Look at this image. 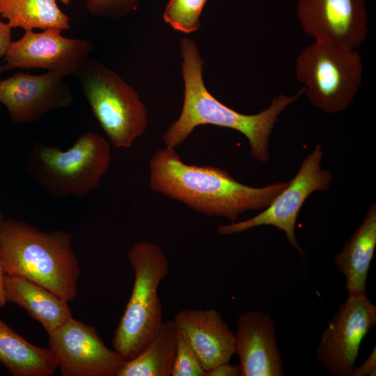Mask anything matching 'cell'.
<instances>
[{"label":"cell","mask_w":376,"mask_h":376,"mask_svg":"<svg viewBox=\"0 0 376 376\" xmlns=\"http://www.w3.org/2000/svg\"><path fill=\"white\" fill-rule=\"evenodd\" d=\"M288 183L249 187L219 168L185 164L173 148L157 150L150 161V186L154 191L201 214L231 222L248 211L267 207Z\"/></svg>","instance_id":"1"},{"label":"cell","mask_w":376,"mask_h":376,"mask_svg":"<svg viewBox=\"0 0 376 376\" xmlns=\"http://www.w3.org/2000/svg\"><path fill=\"white\" fill-rule=\"evenodd\" d=\"M182 75L184 81V101L179 118L169 127L162 139L168 148L182 144L202 125H213L235 130L249 141L250 154L256 160L269 159V137L279 115L304 93L279 95L261 112L246 115L226 106L207 90L203 79V60L194 40L183 38L180 42Z\"/></svg>","instance_id":"2"},{"label":"cell","mask_w":376,"mask_h":376,"mask_svg":"<svg viewBox=\"0 0 376 376\" xmlns=\"http://www.w3.org/2000/svg\"><path fill=\"white\" fill-rule=\"evenodd\" d=\"M72 235L51 232L15 219L0 225V266L3 274L34 282L69 302L77 296L80 274Z\"/></svg>","instance_id":"3"},{"label":"cell","mask_w":376,"mask_h":376,"mask_svg":"<svg viewBox=\"0 0 376 376\" xmlns=\"http://www.w3.org/2000/svg\"><path fill=\"white\" fill-rule=\"evenodd\" d=\"M111 149L102 136L86 132L66 150L36 142L28 155V171L50 196L81 197L97 189L107 172Z\"/></svg>","instance_id":"4"},{"label":"cell","mask_w":376,"mask_h":376,"mask_svg":"<svg viewBox=\"0 0 376 376\" xmlns=\"http://www.w3.org/2000/svg\"><path fill=\"white\" fill-rule=\"evenodd\" d=\"M128 260L134 270V285L112 340L113 350L125 361L150 343L163 322L158 288L169 272L164 252L153 242L134 244Z\"/></svg>","instance_id":"5"},{"label":"cell","mask_w":376,"mask_h":376,"mask_svg":"<svg viewBox=\"0 0 376 376\" xmlns=\"http://www.w3.org/2000/svg\"><path fill=\"white\" fill-rule=\"evenodd\" d=\"M75 77L110 142L117 148H130L148 126L146 108L135 90L90 58Z\"/></svg>","instance_id":"6"},{"label":"cell","mask_w":376,"mask_h":376,"mask_svg":"<svg viewBox=\"0 0 376 376\" xmlns=\"http://www.w3.org/2000/svg\"><path fill=\"white\" fill-rule=\"evenodd\" d=\"M295 70L310 102L327 113L347 109L363 76L361 58L355 49L319 40L300 52Z\"/></svg>","instance_id":"7"},{"label":"cell","mask_w":376,"mask_h":376,"mask_svg":"<svg viewBox=\"0 0 376 376\" xmlns=\"http://www.w3.org/2000/svg\"><path fill=\"white\" fill-rule=\"evenodd\" d=\"M322 157V146L318 143L303 160L298 172L288 185L267 207L246 220L219 226L218 233L222 235H228L260 226H273L285 233L289 244L300 256L304 255L305 252L295 235L297 216L308 196L315 191L327 190L334 178L329 171L321 169Z\"/></svg>","instance_id":"8"},{"label":"cell","mask_w":376,"mask_h":376,"mask_svg":"<svg viewBox=\"0 0 376 376\" xmlns=\"http://www.w3.org/2000/svg\"><path fill=\"white\" fill-rule=\"evenodd\" d=\"M376 324V306L366 295L349 297L322 331L318 363L334 376H350L363 338Z\"/></svg>","instance_id":"9"},{"label":"cell","mask_w":376,"mask_h":376,"mask_svg":"<svg viewBox=\"0 0 376 376\" xmlns=\"http://www.w3.org/2000/svg\"><path fill=\"white\" fill-rule=\"evenodd\" d=\"M48 335L63 376H118L125 361L94 327L72 317Z\"/></svg>","instance_id":"10"},{"label":"cell","mask_w":376,"mask_h":376,"mask_svg":"<svg viewBox=\"0 0 376 376\" xmlns=\"http://www.w3.org/2000/svg\"><path fill=\"white\" fill-rule=\"evenodd\" d=\"M62 31L56 28L40 33L25 31L19 40L11 42L4 56L3 70L42 68L63 77H75L89 58L93 45L86 39L66 38Z\"/></svg>","instance_id":"11"},{"label":"cell","mask_w":376,"mask_h":376,"mask_svg":"<svg viewBox=\"0 0 376 376\" xmlns=\"http://www.w3.org/2000/svg\"><path fill=\"white\" fill-rule=\"evenodd\" d=\"M297 13L304 31L315 40L355 49L366 38L365 0H298Z\"/></svg>","instance_id":"12"},{"label":"cell","mask_w":376,"mask_h":376,"mask_svg":"<svg viewBox=\"0 0 376 376\" xmlns=\"http://www.w3.org/2000/svg\"><path fill=\"white\" fill-rule=\"evenodd\" d=\"M64 77L54 71L41 75L17 72L0 80V102L16 123L38 121L49 111L73 103L70 86Z\"/></svg>","instance_id":"13"},{"label":"cell","mask_w":376,"mask_h":376,"mask_svg":"<svg viewBox=\"0 0 376 376\" xmlns=\"http://www.w3.org/2000/svg\"><path fill=\"white\" fill-rule=\"evenodd\" d=\"M234 345L240 361L241 376L285 375L275 323L268 314L260 311L240 314Z\"/></svg>","instance_id":"14"},{"label":"cell","mask_w":376,"mask_h":376,"mask_svg":"<svg viewBox=\"0 0 376 376\" xmlns=\"http://www.w3.org/2000/svg\"><path fill=\"white\" fill-rule=\"evenodd\" d=\"M206 371L230 361L235 354V334L214 309H183L173 319Z\"/></svg>","instance_id":"15"},{"label":"cell","mask_w":376,"mask_h":376,"mask_svg":"<svg viewBox=\"0 0 376 376\" xmlns=\"http://www.w3.org/2000/svg\"><path fill=\"white\" fill-rule=\"evenodd\" d=\"M376 247V205L373 203L359 228L334 256L345 279L349 297L366 295V281Z\"/></svg>","instance_id":"16"},{"label":"cell","mask_w":376,"mask_h":376,"mask_svg":"<svg viewBox=\"0 0 376 376\" xmlns=\"http://www.w3.org/2000/svg\"><path fill=\"white\" fill-rule=\"evenodd\" d=\"M3 288L6 301L24 308L48 334L72 318L67 301L28 279L3 274Z\"/></svg>","instance_id":"17"},{"label":"cell","mask_w":376,"mask_h":376,"mask_svg":"<svg viewBox=\"0 0 376 376\" xmlns=\"http://www.w3.org/2000/svg\"><path fill=\"white\" fill-rule=\"evenodd\" d=\"M0 362L14 376H50L58 368L49 348L30 343L1 319Z\"/></svg>","instance_id":"18"},{"label":"cell","mask_w":376,"mask_h":376,"mask_svg":"<svg viewBox=\"0 0 376 376\" xmlns=\"http://www.w3.org/2000/svg\"><path fill=\"white\" fill-rule=\"evenodd\" d=\"M178 329L173 320L162 322L150 343L125 361L118 376H170L175 359Z\"/></svg>","instance_id":"19"},{"label":"cell","mask_w":376,"mask_h":376,"mask_svg":"<svg viewBox=\"0 0 376 376\" xmlns=\"http://www.w3.org/2000/svg\"><path fill=\"white\" fill-rule=\"evenodd\" d=\"M0 16L7 19L11 28L24 31L70 28L69 17L55 0H0Z\"/></svg>","instance_id":"20"},{"label":"cell","mask_w":376,"mask_h":376,"mask_svg":"<svg viewBox=\"0 0 376 376\" xmlns=\"http://www.w3.org/2000/svg\"><path fill=\"white\" fill-rule=\"evenodd\" d=\"M207 0H170L164 19L174 30L184 33L196 31L201 25L200 16Z\"/></svg>","instance_id":"21"},{"label":"cell","mask_w":376,"mask_h":376,"mask_svg":"<svg viewBox=\"0 0 376 376\" xmlns=\"http://www.w3.org/2000/svg\"><path fill=\"white\" fill-rule=\"evenodd\" d=\"M171 376H206V371L201 366L196 353L178 329Z\"/></svg>","instance_id":"22"},{"label":"cell","mask_w":376,"mask_h":376,"mask_svg":"<svg viewBox=\"0 0 376 376\" xmlns=\"http://www.w3.org/2000/svg\"><path fill=\"white\" fill-rule=\"evenodd\" d=\"M139 0H86V8L94 16L120 18L136 8Z\"/></svg>","instance_id":"23"},{"label":"cell","mask_w":376,"mask_h":376,"mask_svg":"<svg viewBox=\"0 0 376 376\" xmlns=\"http://www.w3.org/2000/svg\"><path fill=\"white\" fill-rule=\"evenodd\" d=\"M376 375V347L375 346L366 359L357 367H354L350 376H375Z\"/></svg>","instance_id":"24"},{"label":"cell","mask_w":376,"mask_h":376,"mask_svg":"<svg viewBox=\"0 0 376 376\" xmlns=\"http://www.w3.org/2000/svg\"><path fill=\"white\" fill-rule=\"evenodd\" d=\"M240 365H232L230 361L221 363L206 373V376H241Z\"/></svg>","instance_id":"25"},{"label":"cell","mask_w":376,"mask_h":376,"mask_svg":"<svg viewBox=\"0 0 376 376\" xmlns=\"http://www.w3.org/2000/svg\"><path fill=\"white\" fill-rule=\"evenodd\" d=\"M10 26L1 20L0 16V58L5 56L12 42Z\"/></svg>","instance_id":"26"},{"label":"cell","mask_w":376,"mask_h":376,"mask_svg":"<svg viewBox=\"0 0 376 376\" xmlns=\"http://www.w3.org/2000/svg\"><path fill=\"white\" fill-rule=\"evenodd\" d=\"M3 219V216L0 212V225ZM3 274L1 271V266H0V308L3 307L6 302V299H5L3 288Z\"/></svg>","instance_id":"27"},{"label":"cell","mask_w":376,"mask_h":376,"mask_svg":"<svg viewBox=\"0 0 376 376\" xmlns=\"http://www.w3.org/2000/svg\"><path fill=\"white\" fill-rule=\"evenodd\" d=\"M60 1H61L63 3L66 4V5L69 4V3H70V0H60Z\"/></svg>","instance_id":"28"},{"label":"cell","mask_w":376,"mask_h":376,"mask_svg":"<svg viewBox=\"0 0 376 376\" xmlns=\"http://www.w3.org/2000/svg\"><path fill=\"white\" fill-rule=\"evenodd\" d=\"M2 71H3L2 67L0 66V75H1Z\"/></svg>","instance_id":"29"}]
</instances>
